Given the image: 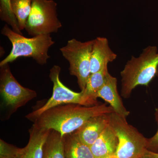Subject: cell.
Segmentation results:
<instances>
[{
	"label": "cell",
	"instance_id": "ba28073f",
	"mask_svg": "<svg viewBox=\"0 0 158 158\" xmlns=\"http://www.w3.org/2000/svg\"><path fill=\"white\" fill-rule=\"evenodd\" d=\"M61 70V67L57 65H54L50 70L49 77L53 84L52 95L45 104L26 116L29 120L34 122L47 110L60 105L76 104L83 106V92H74L63 85L59 78Z\"/></svg>",
	"mask_w": 158,
	"mask_h": 158
},
{
	"label": "cell",
	"instance_id": "3957f363",
	"mask_svg": "<svg viewBox=\"0 0 158 158\" xmlns=\"http://www.w3.org/2000/svg\"><path fill=\"white\" fill-rule=\"evenodd\" d=\"M1 34L10 40L12 48L9 55L0 62V66L11 63L20 57L32 58L37 64L44 65L50 58L48 50L55 43L51 34L27 38L15 32L7 24L2 29Z\"/></svg>",
	"mask_w": 158,
	"mask_h": 158
},
{
	"label": "cell",
	"instance_id": "44dd1931",
	"mask_svg": "<svg viewBox=\"0 0 158 158\" xmlns=\"http://www.w3.org/2000/svg\"><path fill=\"white\" fill-rule=\"evenodd\" d=\"M95 158H118L117 157V156L115 154L111 155H109L106 156H104L99 157H97Z\"/></svg>",
	"mask_w": 158,
	"mask_h": 158
},
{
	"label": "cell",
	"instance_id": "5bb4252c",
	"mask_svg": "<svg viewBox=\"0 0 158 158\" xmlns=\"http://www.w3.org/2000/svg\"><path fill=\"white\" fill-rule=\"evenodd\" d=\"M108 73V67H106L100 71L90 74L86 88L84 91H82L83 106H91L98 104V93L104 84Z\"/></svg>",
	"mask_w": 158,
	"mask_h": 158
},
{
	"label": "cell",
	"instance_id": "277c9868",
	"mask_svg": "<svg viewBox=\"0 0 158 158\" xmlns=\"http://www.w3.org/2000/svg\"><path fill=\"white\" fill-rule=\"evenodd\" d=\"M109 123L118 139V158H140L147 149L148 138L115 112L109 114Z\"/></svg>",
	"mask_w": 158,
	"mask_h": 158
},
{
	"label": "cell",
	"instance_id": "ffe728a7",
	"mask_svg": "<svg viewBox=\"0 0 158 158\" xmlns=\"http://www.w3.org/2000/svg\"><path fill=\"white\" fill-rule=\"evenodd\" d=\"M140 158H158V153L152 152L146 149Z\"/></svg>",
	"mask_w": 158,
	"mask_h": 158
},
{
	"label": "cell",
	"instance_id": "8fae6325",
	"mask_svg": "<svg viewBox=\"0 0 158 158\" xmlns=\"http://www.w3.org/2000/svg\"><path fill=\"white\" fill-rule=\"evenodd\" d=\"M97 97L100 98L108 103L116 114L126 118L130 112L125 107L117 90L116 77L108 73L103 85L98 91Z\"/></svg>",
	"mask_w": 158,
	"mask_h": 158
},
{
	"label": "cell",
	"instance_id": "9a60e30c",
	"mask_svg": "<svg viewBox=\"0 0 158 158\" xmlns=\"http://www.w3.org/2000/svg\"><path fill=\"white\" fill-rule=\"evenodd\" d=\"M63 138L65 158H95L90 147L81 141L75 132Z\"/></svg>",
	"mask_w": 158,
	"mask_h": 158
},
{
	"label": "cell",
	"instance_id": "30bf717a",
	"mask_svg": "<svg viewBox=\"0 0 158 158\" xmlns=\"http://www.w3.org/2000/svg\"><path fill=\"white\" fill-rule=\"evenodd\" d=\"M117 57V55L110 48L107 38L97 37L94 40L90 55L91 73L98 72L108 67V64L116 60Z\"/></svg>",
	"mask_w": 158,
	"mask_h": 158
},
{
	"label": "cell",
	"instance_id": "7402d4cb",
	"mask_svg": "<svg viewBox=\"0 0 158 158\" xmlns=\"http://www.w3.org/2000/svg\"><path fill=\"white\" fill-rule=\"evenodd\" d=\"M156 76L157 77H158V69H157V71L156 75Z\"/></svg>",
	"mask_w": 158,
	"mask_h": 158
},
{
	"label": "cell",
	"instance_id": "6da1fadb",
	"mask_svg": "<svg viewBox=\"0 0 158 158\" xmlns=\"http://www.w3.org/2000/svg\"><path fill=\"white\" fill-rule=\"evenodd\" d=\"M113 112L106 104L91 106L69 104L47 110L33 122L38 127L57 131L63 137L76 131L91 117Z\"/></svg>",
	"mask_w": 158,
	"mask_h": 158
},
{
	"label": "cell",
	"instance_id": "9c48e42d",
	"mask_svg": "<svg viewBox=\"0 0 158 158\" xmlns=\"http://www.w3.org/2000/svg\"><path fill=\"white\" fill-rule=\"evenodd\" d=\"M51 130L33 124L29 130L30 138L25 147L19 148L0 140V158H43L44 148Z\"/></svg>",
	"mask_w": 158,
	"mask_h": 158
},
{
	"label": "cell",
	"instance_id": "ac0fdd59",
	"mask_svg": "<svg viewBox=\"0 0 158 158\" xmlns=\"http://www.w3.org/2000/svg\"><path fill=\"white\" fill-rule=\"evenodd\" d=\"M0 18L11 27L15 32L22 34L11 8V0H0Z\"/></svg>",
	"mask_w": 158,
	"mask_h": 158
},
{
	"label": "cell",
	"instance_id": "52a82bcc",
	"mask_svg": "<svg viewBox=\"0 0 158 158\" xmlns=\"http://www.w3.org/2000/svg\"><path fill=\"white\" fill-rule=\"evenodd\" d=\"M0 93L6 107L11 112L37 96L35 90L25 88L11 73L9 64L0 66Z\"/></svg>",
	"mask_w": 158,
	"mask_h": 158
},
{
	"label": "cell",
	"instance_id": "8992f818",
	"mask_svg": "<svg viewBox=\"0 0 158 158\" xmlns=\"http://www.w3.org/2000/svg\"><path fill=\"white\" fill-rule=\"evenodd\" d=\"M93 43L94 40L81 42L72 39L59 49L63 57L69 63L70 74L77 77L81 91L85 90L91 74L90 59Z\"/></svg>",
	"mask_w": 158,
	"mask_h": 158
},
{
	"label": "cell",
	"instance_id": "7a4b0ae2",
	"mask_svg": "<svg viewBox=\"0 0 158 158\" xmlns=\"http://www.w3.org/2000/svg\"><path fill=\"white\" fill-rule=\"evenodd\" d=\"M158 68V49L149 45L139 56H131L120 72L121 96L127 99L138 86H148L156 76Z\"/></svg>",
	"mask_w": 158,
	"mask_h": 158
},
{
	"label": "cell",
	"instance_id": "e0dca14e",
	"mask_svg": "<svg viewBox=\"0 0 158 158\" xmlns=\"http://www.w3.org/2000/svg\"><path fill=\"white\" fill-rule=\"evenodd\" d=\"M12 11L21 31L25 28L26 23L31 13L32 0H11Z\"/></svg>",
	"mask_w": 158,
	"mask_h": 158
},
{
	"label": "cell",
	"instance_id": "2e32d148",
	"mask_svg": "<svg viewBox=\"0 0 158 158\" xmlns=\"http://www.w3.org/2000/svg\"><path fill=\"white\" fill-rule=\"evenodd\" d=\"M43 158H65L63 138L57 131L51 130L44 144Z\"/></svg>",
	"mask_w": 158,
	"mask_h": 158
},
{
	"label": "cell",
	"instance_id": "7c38bea8",
	"mask_svg": "<svg viewBox=\"0 0 158 158\" xmlns=\"http://www.w3.org/2000/svg\"><path fill=\"white\" fill-rule=\"evenodd\" d=\"M109 114L91 117L75 131L83 143L90 147L94 143L109 124Z\"/></svg>",
	"mask_w": 158,
	"mask_h": 158
},
{
	"label": "cell",
	"instance_id": "d6986e66",
	"mask_svg": "<svg viewBox=\"0 0 158 158\" xmlns=\"http://www.w3.org/2000/svg\"><path fill=\"white\" fill-rule=\"evenodd\" d=\"M155 116L157 123L158 129L154 135L148 138L147 149L152 152L158 153V108L156 109Z\"/></svg>",
	"mask_w": 158,
	"mask_h": 158
},
{
	"label": "cell",
	"instance_id": "4fadbf2b",
	"mask_svg": "<svg viewBox=\"0 0 158 158\" xmlns=\"http://www.w3.org/2000/svg\"><path fill=\"white\" fill-rule=\"evenodd\" d=\"M118 143L117 136L109 123L90 148L95 158L99 157L115 154Z\"/></svg>",
	"mask_w": 158,
	"mask_h": 158
},
{
	"label": "cell",
	"instance_id": "5b68a950",
	"mask_svg": "<svg viewBox=\"0 0 158 158\" xmlns=\"http://www.w3.org/2000/svg\"><path fill=\"white\" fill-rule=\"evenodd\" d=\"M57 5L53 0H32L25 28L29 35L34 37L58 32L62 24L57 15Z\"/></svg>",
	"mask_w": 158,
	"mask_h": 158
}]
</instances>
